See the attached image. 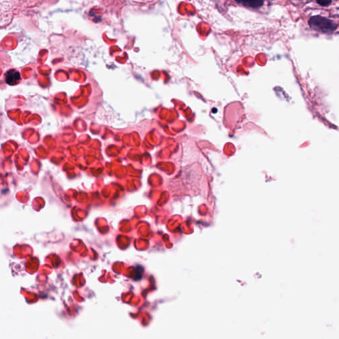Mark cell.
Segmentation results:
<instances>
[{
  "label": "cell",
  "mask_w": 339,
  "mask_h": 339,
  "mask_svg": "<svg viewBox=\"0 0 339 339\" xmlns=\"http://www.w3.org/2000/svg\"><path fill=\"white\" fill-rule=\"evenodd\" d=\"M309 25L314 30L325 34L333 32L336 30L337 27V25L331 20L320 16H315L311 18L309 21Z\"/></svg>",
  "instance_id": "obj_1"
},
{
  "label": "cell",
  "mask_w": 339,
  "mask_h": 339,
  "mask_svg": "<svg viewBox=\"0 0 339 339\" xmlns=\"http://www.w3.org/2000/svg\"><path fill=\"white\" fill-rule=\"evenodd\" d=\"M236 4L252 10H258L265 4V0H232Z\"/></svg>",
  "instance_id": "obj_2"
},
{
  "label": "cell",
  "mask_w": 339,
  "mask_h": 339,
  "mask_svg": "<svg viewBox=\"0 0 339 339\" xmlns=\"http://www.w3.org/2000/svg\"><path fill=\"white\" fill-rule=\"evenodd\" d=\"M5 76V82L9 85H16L21 80L19 72L16 70H10L7 71Z\"/></svg>",
  "instance_id": "obj_3"
},
{
  "label": "cell",
  "mask_w": 339,
  "mask_h": 339,
  "mask_svg": "<svg viewBox=\"0 0 339 339\" xmlns=\"http://www.w3.org/2000/svg\"><path fill=\"white\" fill-rule=\"evenodd\" d=\"M317 2L322 6H327V5L331 4L332 0H317Z\"/></svg>",
  "instance_id": "obj_4"
}]
</instances>
